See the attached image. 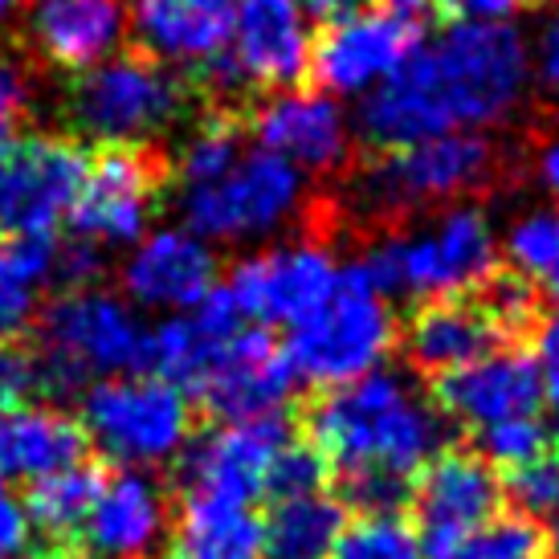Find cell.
<instances>
[{
	"label": "cell",
	"instance_id": "1",
	"mask_svg": "<svg viewBox=\"0 0 559 559\" xmlns=\"http://www.w3.org/2000/svg\"><path fill=\"white\" fill-rule=\"evenodd\" d=\"M527 91V46L511 25H453L437 46L413 49L359 107V152H389L502 123Z\"/></svg>",
	"mask_w": 559,
	"mask_h": 559
},
{
	"label": "cell",
	"instance_id": "2",
	"mask_svg": "<svg viewBox=\"0 0 559 559\" xmlns=\"http://www.w3.org/2000/svg\"><path fill=\"white\" fill-rule=\"evenodd\" d=\"M295 429L319 450L331 474L368 466L417 474L453 441V425L437 413L433 401L413 396L396 376H359L314 389L295 404Z\"/></svg>",
	"mask_w": 559,
	"mask_h": 559
},
{
	"label": "cell",
	"instance_id": "3",
	"mask_svg": "<svg viewBox=\"0 0 559 559\" xmlns=\"http://www.w3.org/2000/svg\"><path fill=\"white\" fill-rule=\"evenodd\" d=\"M192 107H201L192 79L135 46L74 74L62 94L66 127L94 143H152Z\"/></svg>",
	"mask_w": 559,
	"mask_h": 559
},
{
	"label": "cell",
	"instance_id": "4",
	"mask_svg": "<svg viewBox=\"0 0 559 559\" xmlns=\"http://www.w3.org/2000/svg\"><path fill=\"white\" fill-rule=\"evenodd\" d=\"M29 335L49 364L58 404L79 396L91 384V376L143 372L147 331H140V319L123 298L98 286L58 290L41 307Z\"/></svg>",
	"mask_w": 559,
	"mask_h": 559
},
{
	"label": "cell",
	"instance_id": "5",
	"mask_svg": "<svg viewBox=\"0 0 559 559\" xmlns=\"http://www.w3.org/2000/svg\"><path fill=\"white\" fill-rule=\"evenodd\" d=\"M392 347H396V323L380 302L372 278L356 262L335 274L331 298L307 323L295 326L282 352L290 359V372L319 389H331L368 376L376 364H384Z\"/></svg>",
	"mask_w": 559,
	"mask_h": 559
},
{
	"label": "cell",
	"instance_id": "6",
	"mask_svg": "<svg viewBox=\"0 0 559 559\" xmlns=\"http://www.w3.org/2000/svg\"><path fill=\"white\" fill-rule=\"evenodd\" d=\"M82 429L91 437V450L107 466H156L180 453L201 429V413L188 392L156 376L131 380H103L86 392Z\"/></svg>",
	"mask_w": 559,
	"mask_h": 559
},
{
	"label": "cell",
	"instance_id": "7",
	"mask_svg": "<svg viewBox=\"0 0 559 559\" xmlns=\"http://www.w3.org/2000/svg\"><path fill=\"white\" fill-rule=\"evenodd\" d=\"M359 265L372 278L376 290H384V295L408 290L417 298H433L469 290L474 282L486 278L498 265V246L478 209H453L441 217L433 234H396L372 241Z\"/></svg>",
	"mask_w": 559,
	"mask_h": 559
},
{
	"label": "cell",
	"instance_id": "8",
	"mask_svg": "<svg viewBox=\"0 0 559 559\" xmlns=\"http://www.w3.org/2000/svg\"><path fill=\"white\" fill-rule=\"evenodd\" d=\"M171 188L176 159L159 143H98L86 156L70 229L94 246L135 241Z\"/></svg>",
	"mask_w": 559,
	"mask_h": 559
},
{
	"label": "cell",
	"instance_id": "9",
	"mask_svg": "<svg viewBox=\"0 0 559 559\" xmlns=\"http://www.w3.org/2000/svg\"><path fill=\"white\" fill-rule=\"evenodd\" d=\"M302 204L298 171L265 147H246V156L209 185L180 188L188 229L221 241L274 234L290 217H302Z\"/></svg>",
	"mask_w": 559,
	"mask_h": 559
},
{
	"label": "cell",
	"instance_id": "10",
	"mask_svg": "<svg viewBox=\"0 0 559 559\" xmlns=\"http://www.w3.org/2000/svg\"><path fill=\"white\" fill-rule=\"evenodd\" d=\"M86 152L62 131H16L0 143V229L13 237L53 234L79 201Z\"/></svg>",
	"mask_w": 559,
	"mask_h": 559
},
{
	"label": "cell",
	"instance_id": "11",
	"mask_svg": "<svg viewBox=\"0 0 559 559\" xmlns=\"http://www.w3.org/2000/svg\"><path fill=\"white\" fill-rule=\"evenodd\" d=\"M502 481L474 445H445L413 474L417 539L425 559H453L469 531L502 511Z\"/></svg>",
	"mask_w": 559,
	"mask_h": 559
},
{
	"label": "cell",
	"instance_id": "12",
	"mask_svg": "<svg viewBox=\"0 0 559 559\" xmlns=\"http://www.w3.org/2000/svg\"><path fill=\"white\" fill-rule=\"evenodd\" d=\"M295 437V425L274 413L246 425L225 429H197L176 466V498H221L258 507L265 502V474L278 450Z\"/></svg>",
	"mask_w": 559,
	"mask_h": 559
},
{
	"label": "cell",
	"instance_id": "13",
	"mask_svg": "<svg viewBox=\"0 0 559 559\" xmlns=\"http://www.w3.org/2000/svg\"><path fill=\"white\" fill-rule=\"evenodd\" d=\"M507 347L519 343L507 335V326L498 323L490 302L474 286L453 295L417 298L396 326V352L425 384Z\"/></svg>",
	"mask_w": 559,
	"mask_h": 559
},
{
	"label": "cell",
	"instance_id": "14",
	"mask_svg": "<svg viewBox=\"0 0 559 559\" xmlns=\"http://www.w3.org/2000/svg\"><path fill=\"white\" fill-rule=\"evenodd\" d=\"M420 37H425V25L413 13L368 4L343 21L323 25L311 46L307 79L331 94L364 91L372 82L389 79L413 49H420Z\"/></svg>",
	"mask_w": 559,
	"mask_h": 559
},
{
	"label": "cell",
	"instance_id": "15",
	"mask_svg": "<svg viewBox=\"0 0 559 559\" xmlns=\"http://www.w3.org/2000/svg\"><path fill=\"white\" fill-rule=\"evenodd\" d=\"M290 389H295V372H290L282 343L274 340L270 326H253L221 343L209 376L192 392V404L201 420L246 425V420L282 413V404L290 401Z\"/></svg>",
	"mask_w": 559,
	"mask_h": 559
},
{
	"label": "cell",
	"instance_id": "16",
	"mask_svg": "<svg viewBox=\"0 0 559 559\" xmlns=\"http://www.w3.org/2000/svg\"><path fill=\"white\" fill-rule=\"evenodd\" d=\"M425 396L450 425L478 433L486 425L535 417L544 404V376L531 347H507L429 380Z\"/></svg>",
	"mask_w": 559,
	"mask_h": 559
},
{
	"label": "cell",
	"instance_id": "17",
	"mask_svg": "<svg viewBox=\"0 0 559 559\" xmlns=\"http://www.w3.org/2000/svg\"><path fill=\"white\" fill-rule=\"evenodd\" d=\"M246 131L258 140V147L282 156L286 164H302L323 185L343 176L356 159L343 110L335 107V98H323L319 91L258 94L246 110Z\"/></svg>",
	"mask_w": 559,
	"mask_h": 559
},
{
	"label": "cell",
	"instance_id": "18",
	"mask_svg": "<svg viewBox=\"0 0 559 559\" xmlns=\"http://www.w3.org/2000/svg\"><path fill=\"white\" fill-rule=\"evenodd\" d=\"M176 495L156 478L110 466L103 490L79 531L82 559H156L168 544Z\"/></svg>",
	"mask_w": 559,
	"mask_h": 559
},
{
	"label": "cell",
	"instance_id": "19",
	"mask_svg": "<svg viewBox=\"0 0 559 559\" xmlns=\"http://www.w3.org/2000/svg\"><path fill=\"white\" fill-rule=\"evenodd\" d=\"M225 290L234 295L241 319H253L262 326H298L331 298L335 265L326 258V249H278L237 265Z\"/></svg>",
	"mask_w": 559,
	"mask_h": 559
},
{
	"label": "cell",
	"instance_id": "20",
	"mask_svg": "<svg viewBox=\"0 0 559 559\" xmlns=\"http://www.w3.org/2000/svg\"><path fill=\"white\" fill-rule=\"evenodd\" d=\"M234 62L258 94L295 91L307 79L311 46L298 0H237Z\"/></svg>",
	"mask_w": 559,
	"mask_h": 559
},
{
	"label": "cell",
	"instance_id": "21",
	"mask_svg": "<svg viewBox=\"0 0 559 559\" xmlns=\"http://www.w3.org/2000/svg\"><path fill=\"white\" fill-rule=\"evenodd\" d=\"M25 33L41 66L82 74L119 46L123 0H33Z\"/></svg>",
	"mask_w": 559,
	"mask_h": 559
},
{
	"label": "cell",
	"instance_id": "22",
	"mask_svg": "<svg viewBox=\"0 0 559 559\" xmlns=\"http://www.w3.org/2000/svg\"><path fill=\"white\" fill-rule=\"evenodd\" d=\"M234 16L237 0H135L131 33H135V49L192 70L225 49L234 33Z\"/></svg>",
	"mask_w": 559,
	"mask_h": 559
},
{
	"label": "cell",
	"instance_id": "23",
	"mask_svg": "<svg viewBox=\"0 0 559 559\" xmlns=\"http://www.w3.org/2000/svg\"><path fill=\"white\" fill-rule=\"evenodd\" d=\"M217 286V253L201 237L164 229L123 265V290L140 307H197Z\"/></svg>",
	"mask_w": 559,
	"mask_h": 559
},
{
	"label": "cell",
	"instance_id": "24",
	"mask_svg": "<svg viewBox=\"0 0 559 559\" xmlns=\"http://www.w3.org/2000/svg\"><path fill=\"white\" fill-rule=\"evenodd\" d=\"M91 457V437L66 408H9L0 413V478H46Z\"/></svg>",
	"mask_w": 559,
	"mask_h": 559
},
{
	"label": "cell",
	"instance_id": "25",
	"mask_svg": "<svg viewBox=\"0 0 559 559\" xmlns=\"http://www.w3.org/2000/svg\"><path fill=\"white\" fill-rule=\"evenodd\" d=\"M168 559H262V514L221 498H176Z\"/></svg>",
	"mask_w": 559,
	"mask_h": 559
},
{
	"label": "cell",
	"instance_id": "26",
	"mask_svg": "<svg viewBox=\"0 0 559 559\" xmlns=\"http://www.w3.org/2000/svg\"><path fill=\"white\" fill-rule=\"evenodd\" d=\"M110 466L103 457H86L79 466L53 469L46 478H33L21 507L29 514V527L41 531V544L74 547L79 551V531L91 514L94 498L103 490Z\"/></svg>",
	"mask_w": 559,
	"mask_h": 559
},
{
	"label": "cell",
	"instance_id": "27",
	"mask_svg": "<svg viewBox=\"0 0 559 559\" xmlns=\"http://www.w3.org/2000/svg\"><path fill=\"white\" fill-rule=\"evenodd\" d=\"M343 527V507L331 495L270 502L262 523V559H326Z\"/></svg>",
	"mask_w": 559,
	"mask_h": 559
},
{
	"label": "cell",
	"instance_id": "28",
	"mask_svg": "<svg viewBox=\"0 0 559 559\" xmlns=\"http://www.w3.org/2000/svg\"><path fill=\"white\" fill-rule=\"evenodd\" d=\"M217 352H221V343L209 340L192 319H171V323L156 326V331L147 335L143 372L156 376V380H168V384H176L180 392L192 396V392L201 389L204 376H209V368H213Z\"/></svg>",
	"mask_w": 559,
	"mask_h": 559
},
{
	"label": "cell",
	"instance_id": "29",
	"mask_svg": "<svg viewBox=\"0 0 559 559\" xmlns=\"http://www.w3.org/2000/svg\"><path fill=\"white\" fill-rule=\"evenodd\" d=\"M326 559H425L417 527L404 514H359L343 523Z\"/></svg>",
	"mask_w": 559,
	"mask_h": 559
},
{
	"label": "cell",
	"instance_id": "30",
	"mask_svg": "<svg viewBox=\"0 0 559 559\" xmlns=\"http://www.w3.org/2000/svg\"><path fill=\"white\" fill-rule=\"evenodd\" d=\"M53 401L49 364L33 335L0 340V413L9 408H37ZM58 404V401H53Z\"/></svg>",
	"mask_w": 559,
	"mask_h": 559
},
{
	"label": "cell",
	"instance_id": "31",
	"mask_svg": "<svg viewBox=\"0 0 559 559\" xmlns=\"http://www.w3.org/2000/svg\"><path fill=\"white\" fill-rule=\"evenodd\" d=\"M547 531L531 514H495L490 523L469 531L453 559H547Z\"/></svg>",
	"mask_w": 559,
	"mask_h": 559
},
{
	"label": "cell",
	"instance_id": "32",
	"mask_svg": "<svg viewBox=\"0 0 559 559\" xmlns=\"http://www.w3.org/2000/svg\"><path fill=\"white\" fill-rule=\"evenodd\" d=\"M502 498H511V507L531 519L559 514V429H551L547 445L523 466L502 469Z\"/></svg>",
	"mask_w": 559,
	"mask_h": 559
},
{
	"label": "cell",
	"instance_id": "33",
	"mask_svg": "<svg viewBox=\"0 0 559 559\" xmlns=\"http://www.w3.org/2000/svg\"><path fill=\"white\" fill-rule=\"evenodd\" d=\"M331 486V466H326L319 450L307 445L302 437L286 441L274 457V466L265 474V502H286V498H302V495H319Z\"/></svg>",
	"mask_w": 559,
	"mask_h": 559
},
{
	"label": "cell",
	"instance_id": "34",
	"mask_svg": "<svg viewBox=\"0 0 559 559\" xmlns=\"http://www.w3.org/2000/svg\"><path fill=\"white\" fill-rule=\"evenodd\" d=\"M559 262V209L556 213H531L519 221L507 237V265L527 282H539L556 270Z\"/></svg>",
	"mask_w": 559,
	"mask_h": 559
},
{
	"label": "cell",
	"instance_id": "35",
	"mask_svg": "<svg viewBox=\"0 0 559 559\" xmlns=\"http://www.w3.org/2000/svg\"><path fill=\"white\" fill-rule=\"evenodd\" d=\"M547 437H551V429H544L535 417L502 420V425H486V429H478V437H474V450H478L490 466L514 469V466H523L527 457H535V453L544 450Z\"/></svg>",
	"mask_w": 559,
	"mask_h": 559
},
{
	"label": "cell",
	"instance_id": "36",
	"mask_svg": "<svg viewBox=\"0 0 559 559\" xmlns=\"http://www.w3.org/2000/svg\"><path fill=\"white\" fill-rule=\"evenodd\" d=\"M29 119V70L0 49V143L13 140Z\"/></svg>",
	"mask_w": 559,
	"mask_h": 559
},
{
	"label": "cell",
	"instance_id": "37",
	"mask_svg": "<svg viewBox=\"0 0 559 559\" xmlns=\"http://www.w3.org/2000/svg\"><path fill=\"white\" fill-rule=\"evenodd\" d=\"M523 159L535 164L539 180L551 188V197L559 201V107L547 110V123L527 127V140H523Z\"/></svg>",
	"mask_w": 559,
	"mask_h": 559
},
{
	"label": "cell",
	"instance_id": "38",
	"mask_svg": "<svg viewBox=\"0 0 559 559\" xmlns=\"http://www.w3.org/2000/svg\"><path fill=\"white\" fill-rule=\"evenodd\" d=\"M523 4H535V0H433V16L437 25H490V21H502V16L519 13Z\"/></svg>",
	"mask_w": 559,
	"mask_h": 559
},
{
	"label": "cell",
	"instance_id": "39",
	"mask_svg": "<svg viewBox=\"0 0 559 559\" xmlns=\"http://www.w3.org/2000/svg\"><path fill=\"white\" fill-rule=\"evenodd\" d=\"M29 551H33L29 514L21 507V498L0 478V559H29Z\"/></svg>",
	"mask_w": 559,
	"mask_h": 559
},
{
	"label": "cell",
	"instance_id": "40",
	"mask_svg": "<svg viewBox=\"0 0 559 559\" xmlns=\"http://www.w3.org/2000/svg\"><path fill=\"white\" fill-rule=\"evenodd\" d=\"M531 347H539L535 364H539V376H544V396H551V404L559 408V311H547Z\"/></svg>",
	"mask_w": 559,
	"mask_h": 559
},
{
	"label": "cell",
	"instance_id": "41",
	"mask_svg": "<svg viewBox=\"0 0 559 559\" xmlns=\"http://www.w3.org/2000/svg\"><path fill=\"white\" fill-rule=\"evenodd\" d=\"M539 79L551 98V107H559V13L544 33V53H539Z\"/></svg>",
	"mask_w": 559,
	"mask_h": 559
},
{
	"label": "cell",
	"instance_id": "42",
	"mask_svg": "<svg viewBox=\"0 0 559 559\" xmlns=\"http://www.w3.org/2000/svg\"><path fill=\"white\" fill-rule=\"evenodd\" d=\"M298 4H302V9H307L319 25H331V21H343V16L368 9L372 0H298Z\"/></svg>",
	"mask_w": 559,
	"mask_h": 559
},
{
	"label": "cell",
	"instance_id": "43",
	"mask_svg": "<svg viewBox=\"0 0 559 559\" xmlns=\"http://www.w3.org/2000/svg\"><path fill=\"white\" fill-rule=\"evenodd\" d=\"M539 295H544L547 302H559V262H556V270H551V274L539 282Z\"/></svg>",
	"mask_w": 559,
	"mask_h": 559
},
{
	"label": "cell",
	"instance_id": "44",
	"mask_svg": "<svg viewBox=\"0 0 559 559\" xmlns=\"http://www.w3.org/2000/svg\"><path fill=\"white\" fill-rule=\"evenodd\" d=\"M380 4H389V9H401V13H413V9H425V4H433V0H380Z\"/></svg>",
	"mask_w": 559,
	"mask_h": 559
},
{
	"label": "cell",
	"instance_id": "45",
	"mask_svg": "<svg viewBox=\"0 0 559 559\" xmlns=\"http://www.w3.org/2000/svg\"><path fill=\"white\" fill-rule=\"evenodd\" d=\"M551 519H556V523H551V535H547V544L556 547V559H559V514H551Z\"/></svg>",
	"mask_w": 559,
	"mask_h": 559
},
{
	"label": "cell",
	"instance_id": "46",
	"mask_svg": "<svg viewBox=\"0 0 559 559\" xmlns=\"http://www.w3.org/2000/svg\"><path fill=\"white\" fill-rule=\"evenodd\" d=\"M16 4H21V0H0V16H4V13H13Z\"/></svg>",
	"mask_w": 559,
	"mask_h": 559
},
{
	"label": "cell",
	"instance_id": "47",
	"mask_svg": "<svg viewBox=\"0 0 559 559\" xmlns=\"http://www.w3.org/2000/svg\"><path fill=\"white\" fill-rule=\"evenodd\" d=\"M0 249H4V241H0Z\"/></svg>",
	"mask_w": 559,
	"mask_h": 559
},
{
	"label": "cell",
	"instance_id": "48",
	"mask_svg": "<svg viewBox=\"0 0 559 559\" xmlns=\"http://www.w3.org/2000/svg\"><path fill=\"white\" fill-rule=\"evenodd\" d=\"M535 4H539V0H535Z\"/></svg>",
	"mask_w": 559,
	"mask_h": 559
}]
</instances>
